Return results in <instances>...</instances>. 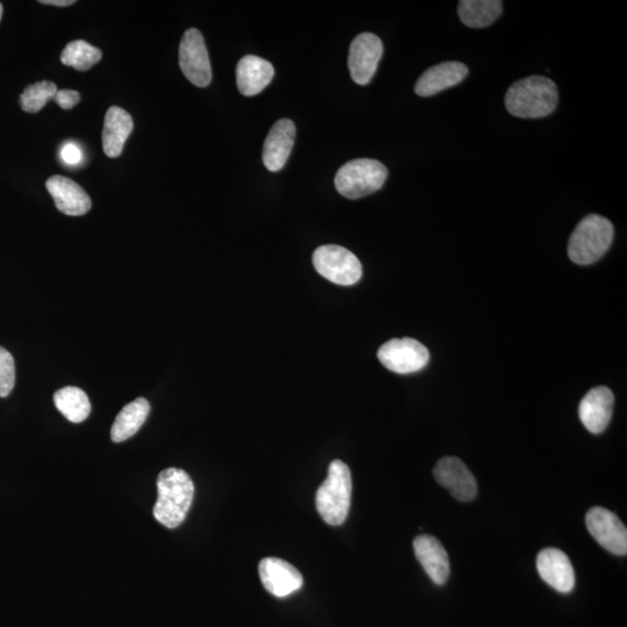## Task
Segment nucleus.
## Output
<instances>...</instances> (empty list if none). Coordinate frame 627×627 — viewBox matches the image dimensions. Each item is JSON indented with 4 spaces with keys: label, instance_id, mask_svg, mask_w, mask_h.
I'll return each instance as SVG.
<instances>
[{
    "label": "nucleus",
    "instance_id": "25",
    "mask_svg": "<svg viewBox=\"0 0 627 627\" xmlns=\"http://www.w3.org/2000/svg\"><path fill=\"white\" fill-rule=\"evenodd\" d=\"M57 91L56 84L48 81L27 86L20 96L21 108L27 113H38L50 99H54Z\"/></svg>",
    "mask_w": 627,
    "mask_h": 627
},
{
    "label": "nucleus",
    "instance_id": "6",
    "mask_svg": "<svg viewBox=\"0 0 627 627\" xmlns=\"http://www.w3.org/2000/svg\"><path fill=\"white\" fill-rule=\"evenodd\" d=\"M313 264L323 278L336 285H355L363 276L362 264L357 256L340 245L329 244L317 248Z\"/></svg>",
    "mask_w": 627,
    "mask_h": 627
},
{
    "label": "nucleus",
    "instance_id": "8",
    "mask_svg": "<svg viewBox=\"0 0 627 627\" xmlns=\"http://www.w3.org/2000/svg\"><path fill=\"white\" fill-rule=\"evenodd\" d=\"M179 67L198 88H206L212 82V67L205 39L196 28L186 31L180 42Z\"/></svg>",
    "mask_w": 627,
    "mask_h": 627
},
{
    "label": "nucleus",
    "instance_id": "2",
    "mask_svg": "<svg viewBox=\"0 0 627 627\" xmlns=\"http://www.w3.org/2000/svg\"><path fill=\"white\" fill-rule=\"evenodd\" d=\"M158 499L154 507L157 522L176 529L185 521L192 506L194 485L190 475L179 468H168L157 479Z\"/></svg>",
    "mask_w": 627,
    "mask_h": 627
},
{
    "label": "nucleus",
    "instance_id": "19",
    "mask_svg": "<svg viewBox=\"0 0 627 627\" xmlns=\"http://www.w3.org/2000/svg\"><path fill=\"white\" fill-rule=\"evenodd\" d=\"M273 76H275V69L269 61L262 59V57L244 56L237 64V88L245 97H252L261 93L271 83Z\"/></svg>",
    "mask_w": 627,
    "mask_h": 627
},
{
    "label": "nucleus",
    "instance_id": "13",
    "mask_svg": "<svg viewBox=\"0 0 627 627\" xmlns=\"http://www.w3.org/2000/svg\"><path fill=\"white\" fill-rule=\"evenodd\" d=\"M615 398L608 387H595L582 399L580 420L592 434L598 435L608 428L614 412Z\"/></svg>",
    "mask_w": 627,
    "mask_h": 627
},
{
    "label": "nucleus",
    "instance_id": "12",
    "mask_svg": "<svg viewBox=\"0 0 627 627\" xmlns=\"http://www.w3.org/2000/svg\"><path fill=\"white\" fill-rule=\"evenodd\" d=\"M258 569L264 588L277 597L298 592L304 585V578L298 569L283 559L265 558Z\"/></svg>",
    "mask_w": 627,
    "mask_h": 627
},
{
    "label": "nucleus",
    "instance_id": "26",
    "mask_svg": "<svg viewBox=\"0 0 627 627\" xmlns=\"http://www.w3.org/2000/svg\"><path fill=\"white\" fill-rule=\"evenodd\" d=\"M16 385V364L9 351L0 347V398H7Z\"/></svg>",
    "mask_w": 627,
    "mask_h": 627
},
{
    "label": "nucleus",
    "instance_id": "11",
    "mask_svg": "<svg viewBox=\"0 0 627 627\" xmlns=\"http://www.w3.org/2000/svg\"><path fill=\"white\" fill-rule=\"evenodd\" d=\"M434 475L438 484L448 489L454 499L460 502H470L478 494L477 480L470 468L456 457L439 460Z\"/></svg>",
    "mask_w": 627,
    "mask_h": 627
},
{
    "label": "nucleus",
    "instance_id": "16",
    "mask_svg": "<svg viewBox=\"0 0 627 627\" xmlns=\"http://www.w3.org/2000/svg\"><path fill=\"white\" fill-rule=\"evenodd\" d=\"M46 187L61 213L70 216H82L90 212L92 204L89 194L74 180L63 176H54L47 180Z\"/></svg>",
    "mask_w": 627,
    "mask_h": 627
},
{
    "label": "nucleus",
    "instance_id": "7",
    "mask_svg": "<svg viewBox=\"0 0 627 627\" xmlns=\"http://www.w3.org/2000/svg\"><path fill=\"white\" fill-rule=\"evenodd\" d=\"M378 358L387 370L409 374L423 370L429 363L430 353L414 338H393L381 345Z\"/></svg>",
    "mask_w": 627,
    "mask_h": 627
},
{
    "label": "nucleus",
    "instance_id": "23",
    "mask_svg": "<svg viewBox=\"0 0 627 627\" xmlns=\"http://www.w3.org/2000/svg\"><path fill=\"white\" fill-rule=\"evenodd\" d=\"M54 403L59 412L72 423H82L91 413L89 396L81 388L64 387L54 394Z\"/></svg>",
    "mask_w": 627,
    "mask_h": 627
},
{
    "label": "nucleus",
    "instance_id": "22",
    "mask_svg": "<svg viewBox=\"0 0 627 627\" xmlns=\"http://www.w3.org/2000/svg\"><path fill=\"white\" fill-rule=\"evenodd\" d=\"M500 0H461L458 5L459 18L471 28H484L492 25L502 14Z\"/></svg>",
    "mask_w": 627,
    "mask_h": 627
},
{
    "label": "nucleus",
    "instance_id": "14",
    "mask_svg": "<svg viewBox=\"0 0 627 627\" xmlns=\"http://www.w3.org/2000/svg\"><path fill=\"white\" fill-rule=\"evenodd\" d=\"M537 569L547 585L559 593H571L575 586V572L571 560L558 549H545L538 554Z\"/></svg>",
    "mask_w": 627,
    "mask_h": 627
},
{
    "label": "nucleus",
    "instance_id": "3",
    "mask_svg": "<svg viewBox=\"0 0 627 627\" xmlns=\"http://www.w3.org/2000/svg\"><path fill=\"white\" fill-rule=\"evenodd\" d=\"M352 478L350 468L341 460H334L328 478L316 493V509L324 522L342 525L347 520L351 506Z\"/></svg>",
    "mask_w": 627,
    "mask_h": 627
},
{
    "label": "nucleus",
    "instance_id": "21",
    "mask_svg": "<svg viewBox=\"0 0 627 627\" xmlns=\"http://www.w3.org/2000/svg\"><path fill=\"white\" fill-rule=\"evenodd\" d=\"M150 413V405L146 399L140 398L122 408L112 425L111 438L114 443H121L138 432Z\"/></svg>",
    "mask_w": 627,
    "mask_h": 627
},
{
    "label": "nucleus",
    "instance_id": "30",
    "mask_svg": "<svg viewBox=\"0 0 627 627\" xmlns=\"http://www.w3.org/2000/svg\"><path fill=\"white\" fill-rule=\"evenodd\" d=\"M3 12H4L3 11V5L0 4V20H2V18H3Z\"/></svg>",
    "mask_w": 627,
    "mask_h": 627
},
{
    "label": "nucleus",
    "instance_id": "4",
    "mask_svg": "<svg viewBox=\"0 0 627 627\" xmlns=\"http://www.w3.org/2000/svg\"><path fill=\"white\" fill-rule=\"evenodd\" d=\"M614 226L601 215H588L576 226L568 242V256L579 265H590L608 251L614 240Z\"/></svg>",
    "mask_w": 627,
    "mask_h": 627
},
{
    "label": "nucleus",
    "instance_id": "10",
    "mask_svg": "<svg viewBox=\"0 0 627 627\" xmlns=\"http://www.w3.org/2000/svg\"><path fill=\"white\" fill-rule=\"evenodd\" d=\"M384 45L379 36L372 33L359 34L352 41L349 53V69L353 82L366 85L376 75L383 57Z\"/></svg>",
    "mask_w": 627,
    "mask_h": 627
},
{
    "label": "nucleus",
    "instance_id": "18",
    "mask_svg": "<svg viewBox=\"0 0 627 627\" xmlns=\"http://www.w3.org/2000/svg\"><path fill=\"white\" fill-rule=\"evenodd\" d=\"M468 68L460 62H444L424 72L415 85L416 95L431 97L464 81Z\"/></svg>",
    "mask_w": 627,
    "mask_h": 627
},
{
    "label": "nucleus",
    "instance_id": "29",
    "mask_svg": "<svg viewBox=\"0 0 627 627\" xmlns=\"http://www.w3.org/2000/svg\"><path fill=\"white\" fill-rule=\"evenodd\" d=\"M40 3L45 5L64 7L74 5L76 2L75 0H40Z\"/></svg>",
    "mask_w": 627,
    "mask_h": 627
},
{
    "label": "nucleus",
    "instance_id": "5",
    "mask_svg": "<svg viewBox=\"0 0 627 627\" xmlns=\"http://www.w3.org/2000/svg\"><path fill=\"white\" fill-rule=\"evenodd\" d=\"M388 170L383 163L369 158H360L344 164L335 177L338 193L348 199H359L384 186Z\"/></svg>",
    "mask_w": 627,
    "mask_h": 627
},
{
    "label": "nucleus",
    "instance_id": "15",
    "mask_svg": "<svg viewBox=\"0 0 627 627\" xmlns=\"http://www.w3.org/2000/svg\"><path fill=\"white\" fill-rule=\"evenodd\" d=\"M295 134H297V128L290 119H281L273 125L263 149V162L266 169L278 172L285 167L292 153Z\"/></svg>",
    "mask_w": 627,
    "mask_h": 627
},
{
    "label": "nucleus",
    "instance_id": "24",
    "mask_svg": "<svg viewBox=\"0 0 627 627\" xmlns=\"http://www.w3.org/2000/svg\"><path fill=\"white\" fill-rule=\"evenodd\" d=\"M102 50L93 47L83 40L72 41L64 48L61 62L64 66L72 67L78 71H86L102 60Z\"/></svg>",
    "mask_w": 627,
    "mask_h": 627
},
{
    "label": "nucleus",
    "instance_id": "28",
    "mask_svg": "<svg viewBox=\"0 0 627 627\" xmlns=\"http://www.w3.org/2000/svg\"><path fill=\"white\" fill-rule=\"evenodd\" d=\"M62 161L68 165H77L82 162L83 153L75 143H67L61 149Z\"/></svg>",
    "mask_w": 627,
    "mask_h": 627
},
{
    "label": "nucleus",
    "instance_id": "9",
    "mask_svg": "<svg viewBox=\"0 0 627 627\" xmlns=\"http://www.w3.org/2000/svg\"><path fill=\"white\" fill-rule=\"evenodd\" d=\"M590 535L603 549L616 556L627 553V530L621 520L610 510L601 507L590 509L586 516Z\"/></svg>",
    "mask_w": 627,
    "mask_h": 627
},
{
    "label": "nucleus",
    "instance_id": "17",
    "mask_svg": "<svg viewBox=\"0 0 627 627\" xmlns=\"http://www.w3.org/2000/svg\"><path fill=\"white\" fill-rule=\"evenodd\" d=\"M415 556L429 578L438 586H443L450 576L449 554L441 542L429 535L418 536L414 540Z\"/></svg>",
    "mask_w": 627,
    "mask_h": 627
},
{
    "label": "nucleus",
    "instance_id": "20",
    "mask_svg": "<svg viewBox=\"0 0 627 627\" xmlns=\"http://www.w3.org/2000/svg\"><path fill=\"white\" fill-rule=\"evenodd\" d=\"M133 128V119L127 111L118 106H112L107 111L103 131V148L107 157L117 158L122 154Z\"/></svg>",
    "mask_w": 627,
    "mask_h": 627
},
{
    "label": "nucleus",
    "instance_id": "27",
    "mask_svg": "<svg viewBox=\"0 0 627 627\" xmlns=\"http://www.w3.org/2000/svg\"><path fill=\"white\" fill-rule=\"evenodd\" d=\"M54 100L63 110H71L81 102V95L74 90H59L56 92Z\"/></svg>",
    "mask_w": 627,
    "mask_h": 627
},
{
    "label": "nucleus",
    "instance_id": "1",
    "mask_svg": "<svg viewBox=\"0 0 627 627\" xmlns=\"http://www.w3.org/2000/svg\"><path fill=\"white\" fill-rule=\"evenodd\" d=\"M504 102L508 112L514 117L544 118L556 111L559 102L558 88L550 78L526 77L510 86Z\"/></svg>",
    "mask_w": 627,
    "mask_h": 627
}]
</instances>
